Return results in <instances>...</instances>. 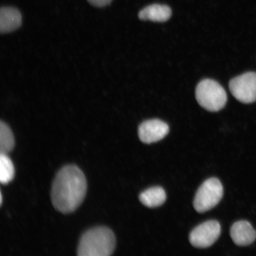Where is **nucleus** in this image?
Instances as JSON below:
<instances>
[{"mask_svg": "<svg viewBox=\"0 0 256 256\" xmlns=\"http://www.w3.org/2000/svg\"><path fill=\"white\" fill-rule=\"evenodd\" d=\"M87 186L85 176L78 166H65L58 172L53 182V206L64 214L74 212L84 200Z\"/></svg>", "mask_w": 256, "mask_h": 256, "instance_id": "nucleus-1", "label": "nucleus"}, {"mask_svg": "<svg viewBox=\"0 0 256 256\" xmlns=\"http://www.w3.org/2000/svg\"><path fill=\"white\" fill-rule=\"evenodd\" d=\"M116 238L107 227L90 229L82 236L78 248L80 256H108L113 254Z\"/></svg>", "mask_w": 256, "mask_h": 256, "instance_id": "nucleus-2", "label": "nucleus"}, {"mask_svg": "<svg viewBox=\"0 0 256 256\" xmlns=\"http://www.w3.org/2000/svg\"><path fill=\"white\" fill-rule=\"evenodd\" d=\"M196 98L200 106L210 112L222 110L227 102L225 90L218 82L210 79H204L198 84Z\"/></svg>", "mask_w": 256, "mask_h": 256, "instance_id": "nucleus-3", "label": "nucleus"}, {"mask_svg": "<svg viewBox=\"0 0 256 256\" xmlns=\"http://www.w3.org/2000/svg\"><path fill=\"white\" fill-rule=\"evenodd\" d=\"M224 188L222 182L212 178L204 181L195 195L194 206L199 213H204L212 209L222 200Z\"/></svg>", "mask_w": 256, "mask_h": 256, "instance_id": "nucleus-4", "label": "nucleus"}, {"mask_svg": "<svg viewBox=\"0 0 256 256\" xmlns=\"http://www.w3.org/2000/svg\"><path fill=\"white\" fill-rule=\"evenodd\" d=\"M230 92L236 100L242 104L256 101V73L248 72L232 78L230 82Z\"/></svg>", "mask_w": 256, "mask_h": 256, "instance_id": "nucleus-5", "label": "nucleus"}, {"mask_svg": "<svg viewBox=\"0 0 256 256\" xmlns=\"http://www.w3.org/2000/svg\"><path fill=\"white\" fill-rule=\"evenodd\" d=\"M220 232L222 227L217 220H207L192 230L190 236V242L194 248H210L218 239Z\"/></svg>", "mask_w": 256, "mask_h": 256, "instance_id": "nucleus-6", "label": "nucleus"}, {"mask_svg": "<svg viewBox=\"0 0 256 256\" xmlns=\"http://www.w3.org/2000/svg\"><path fill=\"white\" fill-rule=\"evenodd\" d=\"M169 132L168 124L161 120H152L144 122L138 128L140 139L144 143L150 144L164 138Z\"/></svg>", "mask_w": 256, "mask_h": 256, "instance_id": "nucleus-7", "label": "nucleus"}, {"mask_svg": "<svg viewBox=\"0 0 256 256\" xmlns=\"http://www.w3.org/2000/svg\"><path fill=\"white\" fill-rule=\"evenodd\" d=\"M230 236L236 245L247 246L255 241L256 232L250 223L242 220L233 224L230 230Z\"/></svg>", "mask_w": 256, "mask_h": 256, "instance_id": "nucleus-8", "label": "nucleus"}, {"mask_svg": "<svg viewBox=\"0 0 256 256\" xmlns=\"http://www.w3.org/2000/svg\"><path fill=\"white\" fill-rule=\"evenodd\" d=\"M22 24L21 12L17 8L2 7L0 10V32L10 33L18 30Z\"/></svg>", "mask_w": 256, "mask_h": 256, "instance_id": "nucleus-9", "label": "nucleus"}, {"mask_svg": "<svg viewBox=\"0 0 256 256\" xmlns=\"http://www.w3.org/2000/svg\"><path fill=\"white\" fill-rule=\"evenodd\" d=\"M172 10L166 5L154 4L146 6L140 10L138 17L142 20L165 22L172 16Z\"/></svg>", "mask_w": 256, "mask_h": 256, "instance_id": "nucleus-10", "label": "nucleus"}, {"mask_svg": "<svg viewBox=\"0 0 256 256\" xmlns=\"http://www.w3.org/2000/svg\"><path fill=\"white\" fill-rule=\"evenodd\" d=\"M166 194L163 188L160 186L148 188L140 194L139 198L144 206L156 208L162 206L166 200Z\"/></svg>", "mask_w": 256, "mask_h": 256, "instance_id": "nucleus-11", "label": "nucleus"}, {"mask_svg": "<svg viewBox=\"0 0 256 256\" xmlns=\"http://www.w3.org/2000/svg\"><path fill=\"white\" fill-rule=\"evenodd\" d=\"M14 137L10 127L2 121L0 122V152L8 154L14 146Z\"/></svg>", "mask_w": 256, "mask_h": 256, "instance_id": "nucleus-12", "label": "nucleus"}, {"mask_svg": "<svg viewBox=\"0 0 256 256\" xmlns=\"http://www.w3.org/2000/svg\"><path fill=\"white\" fill-rule=\"evenodd\" d=\"M14 165L6 154H0V182L3 184H8L14 177Z\"/></svg>", "mask_w": 256, "mask_h": 256, "instance_id": "nucleus-13", "label": "nucleus"}, {"mask_svg": "<svg viewBox=\"0 0 256 256\" xmlns=\"http://www.w3.org/2000/svg\"><path fill=\"white\" fill-rule=\"evenodd\" d=\"M92 6L96 8H104L110 5L112 0H88Z\"/></svg>", "mask_w": 256, "mask_h": 256, "instance_id": "nucleus-14", "label": "nucleus"}]
</instances>
